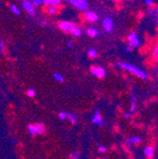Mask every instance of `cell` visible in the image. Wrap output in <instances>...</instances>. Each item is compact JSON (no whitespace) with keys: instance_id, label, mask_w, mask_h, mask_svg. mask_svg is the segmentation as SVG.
Listing matches in <instances>:
<instances>
[{"instance_id":"8992f818","label":"cell","mask_w":158,"mask_h":159,"mask_svg":"<svg viewBox=\"0 0 158 159\" xmlns=\"http://www.w3.org/2000/svg\"><path fill=\"white\" fill-rule=\"evenodd\" d=\"M91 73L95 77L100 78V79L104 78L105 75H106V71H105V69L103 67H102V66H97L91 67Z\"/></svg>"},{"instance_id":"ba28073f","label":"cell","mask_w":158,"mask_h":159,"mask_svg":"<svg viewBox=\"0 0 158 159\" xmlns=\"http://www.w3.org/2000/svg\"><path fill=\"white\" fill-rule=\"evenodd\" d=\"M84 17H85V19L87 20V21L90 22V23H95L98 20V15L96 12L92 11H86L85 13H84Z\"/></svg>"},{"instance_id":"44dd1931","label":"cell","mask_w":158,"mask_h":159,"mask_svg":"<svg viewBox=\"0 0 158 159\" xmlns=\"http://www.w3.org/2000/svg\"><path fill=\"white\" fill-rule=\"evenodd\" d=\"M67 116L69 117V119H70V121H71L72 124H75L77 122V116H76L75 114H73V113H67Z\"/></svg>"},{"instance_id":"484cf974","label":"cell","mask_w":158,"mask_h":159,"mask_svg":"<svg viewBox=\"0 0 158 159\" xmlns=\"http://www.w3.org/2000/svg\"><path fill=\"white\" fill-rule=\"evenodd\" d=\"M47 11H48V13H49V14L53 15V14H55V13H56V8H55V7L50 6V7L47 9Z\"/></svg>"},{"instance_id":"836d02e7","label":"cell","mask_w":158,"mask_h":159,"mask_svg":"<svg viewBox=\"0 0 158 159\" xmlns=\"http://www.w3.org/2000/svg\"><path fill=\"white\" fill-rule=\"evenodd\" d=\"M155 22H156V24L158 25V15L155 16Z\"/></svg>"},{"instance_id":"74e56055","label":"cell","mask_w":158,"mask_h":159,"mask_svg":"<svg viewBox=\"0 0 158 159\" xmlns=\"http://www.w3.org/2000/svg\"><path fill=\"white\" fill-rule=\"evenodd\" d=\"M141 159H144V158H141Z\"/></svg>"},{"instance_id":"2e32d148","label":"cell","mask_w":158,"mask_h":159,"mask_svg":"<svg viewBox=\"0 0 158 159\" xmlns=\"http://www.w3.org/2000/svg\"><path fill=\"white\" fill-rule=\"evenodd\" d=\"M135 108H136V99H135V97L133 94L131 95V113L134 112L135 111Z\"/></svg>"},{"instance_id":"9c48e42d","label":"cell","mask_w":158,"mask_h":159,"mask_svg":"<svg viewBox=\"0 0 158 159\" xmlns=\"http://www.w3.org/2000/svg\"><path fill=\"white\" fill-rule=\"evenodd\" d=\"M91 122L94 123V124H97V125H104V121H103V119L101 116L100 110H98V109H96L95 114H94V116L92 118Z\"/></svg>"},{"instance_id":"5b68a950","label":"cell","mask_w":158,"mask_h":159,"mask_svg":"<svg viewBox=\"0 0 158 159\" xmlns=\"http://www.w3.org/2000/svg\"><path fill=\"white\" fill-rule=\"evenodd\" d=\"M102 28L106 32H112L114 28H115V23L112 17L110 16H106L103 20H102Z\"/></svg>"},{"instance_id":"d4e9b609","label":"cell","mask_w":158,"mask_h":159,"mask_svg":"<svg viewBox=\"0 0 158 159\" xmlns=\"http://www.w3.org/2000/svg\"><path fill=\"white\" fill-rule=\"evenodd\" d=\"M59 117H60L62 120H65L66 117H67V113L65 112H61L60 114H59Z\"/></svg>"},{"instance_id":"f1b7e54d","label":"cell","mask_w":158,"mask_h":159,"mask_svg":"<svg viewBox=\"0 0 158 159\" xmlns=\"http://www.w3.org/2000/svg\"><path fill=\"white\" fill-rule=\"evenodd\" d=\"M98 152H106V147H104V146H100V147H98Z\"/></svg>"},{"instance_id":"7c38bea8","label":"cell","mask_w":158,"mask_h":159,"mask_svg":"<svg viewBox=\"0 0 158 159\" xmlns=\"http://www.w3.org/2000/svg\"><path fill=\"white\" fill-rule=\"evenodd\" d=\"M87 34L91 38H96V37L98 36L100 32H98V30L97 29H95V28H88L87 29Z\"/></svg>"},{"instance_id":"7a4b0ae2","label":"cell","mask_w":158,"mask_h":159,"mask_svg":"<svg viewBox=\"0 0 158 159\" xmlns=\"http://www.w3.org/2000/svg\"><path fill=\"white\" fill-rule=\"evenodd\" d=\"M127 40H128V45L131 46L133 48H139L141 46V40L140 37L136 32H130L127 35Z\"/></svg>"},{"instance_id":"603a6c76","label":"cell","mask_w":158,"mask_h":159,"mask_svg":"<svg viewBox=\"0 0 158 159\" xmlns=\"http://www.w3.org/2000/svg\"><path fill=\"white\" fill-rule=\"evenodd\" d=\"M144 5L146 7H148V8H151V7L153 6V1H152V0H145V1H144Z\"/></svg>"},{"instance_id":"9a60e30c","label":"cell","mask_w":158,"mask_h":159,"mask_svg":"<svg viewBox=\"0 0 158 159\" xmlns=\"http://www.w3.org/2000/svg\"><path fill=\"white\" fill-rule=\"evenodd\" d=\"M127 141L131 144H137V143H139L141 142V137L139 136H132V137H129L127 139Z\"/></svg>"},{"instance_id":"30bf717a","label":"cell","mask_w":158,"mask_h":159,"mask_svg":"<svg viewBox=\"0 0 158 159\" xmlns=\"http://www.w3.org/2000/svg\"><path fill=\"white\" fill-rule=\"evenodd\" d=\"M22 6H23V8L29 12V15H31V16H33L34 14H35V10H34V6H33V4L32 3H30L29 1H28V0H25V1L22 3Z\"/></svg>"},{"instance_id":"d6a6232c","label":"cell","mask_w":158,"mask_h":159,"mask_svg":"<svg viewBox=\"0 0 158 159\" xmlns=\"http://www.w3.org/2000/svg\"><path fill=\"white\" fill-rule=\"evenodd\" d=\"M153 7H154L155 11H156V12H157V14H158V4H157V5H154Z\"/></svg>"},{"instance_id":"4dcf8cb0","label":"cell","mask_w":158,"mask_h":159,"mask_svg":"<svg viewBox=\"0 0 158 159\" xmlns=\"http://www.w3.org/2000/svg\"><path fill=\"white\" fill-rule=\"evenodd\" d=\"M123 116L126 117V118H129V117H131V113H125V114L123 115Z\"/></svg>"},{"instance_id":"e0dca14e","label":"cell","mask_w":158,"mask_h":159,"mask_svg":"<svg viewBox=\"0 0 158 159\" xmlns=\"http://www.w3.org/2000/svg\"><path fill=\"white\" fill-rule=\"evenodd\" d=\"M87 53H88V56H89L91 59H95V58L97 57V50H96L95 48H90V49H88Z\"/></svg>"},{"instance_id":"52a82bcc","label":"cell","mask_w":158,"mask_h":159,"mask_svg":"<svg viewBox=\"0 0 158 159\" xmlns=\"http://www.w3.org/2000/svg\"><path fill=\"white\" fill-rule=\"evenodd\" d=\"M75 23L74 22H68V21H61L59 23V27L60 29L63 30V31H65V32H68V31H71V30L75 27Z\"/></svg>"},{"instance_id":"4316f807","label":"cell","mask_w":158,"mask_h":159,"mask_svg":"<svg viewBox=\"0 0 158 159\" xmlns=\"http://www.w3.org/2000/svg\"><path fill=\"white\" fill-rule=\"evenodd\" d=\"M27 94H28V96H29V97H30V98L35 97V91H34L33 89H29V90H28V92H27Z\"/></svg>"},{"instance_id":"1f68e13d","label":"cell","mask_w":158,"mask_h":159,"mask_svg":"<svg viewBox=\"0 0 158 159\" xmlns=\"http://www.w3.org/2000/svg\"><path fill=\"white\" fill-rule=\"evenodd\" d=\"M67 46L71 48V47H73V46H74V43H73L72 41H69V42H67Z\"/></svg>"},{"instance_id":"3957f363","label":"cell","mask_w":158,"mask_h":159,"mask_svg":"<svg viewBox=\"0 0 158 159\" xmlns=\"http://www.w3.org/2000/svg\"><path fill=\"white\" fill-rule=\"evenodd\" d=\"M28 130L29 133L32 135L35 134H45L46 133V126L39 122V123H35V124H30L28 126Z\"/></svg>"},{"instance_id":"6da1fadb","label":"cell","mask_w":158,"mask_h":159,"mask_svg":"<svg viewBox=\"0 0 158 159\" xmlns=\"http://www.w3.org/2000/svg\"><path fill=\"white\" fill-rule=\"evenodd\" d=\"M117 66H120V68L126 70V71H129L130 73H132L133 75L140 78V79H147L148 78V74L143 71L141 68H139L138 66H134V65H132L130 63H125V62H120L116 64Z\"/></svg>"},{"instance_id":"5bb4252c","label":"cell","mask_w":158,"mask_h":159,"mask_svg":"<svg viewBox=\"0 0 158 159\" xmlns=\"http://www.w3.org/2000/svg\"><path fill=\"white\" fill-rule=\"evenodd\" d=\"M144 154L149 158H152L153 157V149L151 146H147L144 149Z\"/></svg>"},{"instance_id":"4fadbf2b","label":"cell","mask_w":158,"mask_h":159,"mask_svg":"<svg viewBox=\"0 0 158 159\" xmlns=\"http://www.w3.org/2000/svg\"><path fill=\"white\" fill-rule=\"evenodd\" d=\"M71 34L74 36V37H80L81 35H82V33H83V31H82V29L81 28H79V27H74L72 30H71Z\"/></svg>"},{"instance_id":"ffe728a7","label":"cell","mask_w":158,"mask_h":159,"mask_svg":"<svg viewBox=\"0 0 158 159\" xmlns=\"http://www.w3.org/2000/svg\"><path fill=\"white\" fill-rule=\"evenodd\" d=\"M53 78L56 80V81H58V82H61V83H63V82L65 81V79H64L63 75L59 74V73H53Z\"/></svg>"},{"instance_id":"ac0fdd59","label":"cell","mask_w":158,"mask_h":159,"mask_svg":"<svg viewBox=\"0 0 158 159\" xmlns=\"http://www.w3.org/2000/svg\"><path fill=\"white\" fill-rule=\"evenodd\" d=\"M152 57L154 60L158 61V41L156 42L154 48H153V50H152Z\"/></svg>"},{"instance_id":"d590c367","label":"cell","mask_w":158,"mask_h":159,"mask_svg":"<svg viewBox=\"0 0 158 159\" xmlns=\"http://www.w3.org/2000/svg\"><path fill=\"white\" fill-rule=\"evenodd\" d=\"M115 2H120L121 0H115Z\"/></svg>"},{"instance_id":"cb8c5ba5","label":"cell","mask_w":158,"mask_h":159,"mask_svg":"<svg viewBox=\"0 0 158 159\" xmlns=\"http://www.w3.org/2000/svg\"><path fill=\"white\" fill-rule=\"evenodd\" d=\"M0 51H1V53L5 52V42L3 40H0Z\"/></svg>"},{"instance_id":"277c9868","label":"cell","mask_w":158,"mask_h":159,"mask_svg":"<svg viewBox=\"0 0 158 159\" xmlns=\"http://www.w3.org/2000/svg\"><path fill=\"white\" fill-rule=\"evenodd\" d=\"M70 4L80 11H87L88 9V1L87 0H70Z\"/></svg>"},{"instance_id":"d6986e66","label":"cell","mask_w":158,"mask_h":159,"mask_svg":"<svg viewBox=\"0 0 158 159\" xmlns=\"http://www.w3.org/2000/svg\"><path fill=\"white\" fill-rule=\"evenodd\" d=\"M11 11L15 14V15H17V16H19V15H20L21 14V11H20V10H19L15 5H11Z\"/></svg>"},{"instance_id":"8d00e7d4","label":"cell","mask_w":158,"mask_h":159,"mask_svg":"<svg viewBox=\"0 0 158 159\" xmlns=\"http://www.w3.org/2000/svg\"><path fill=\"white\" fill-rule=\"evenodd\" d=\"M64 1H65V2H68V1H70V0H64Z\"/></svg>"},{"instance_id":"83f0119b","label":"cell","mask_w":158,"mask_h":159,"mask_svg":"<svg viewBox=\"0 0 158 159\" xmlns=\"http://www.w3.org/2000/svg\"><path fill=\"white\" fill-rule=\"evenodd\" d=\"M79 152H75L72 155H71V159H79Z\"/></svg>"},{"instance_id":"f546056e","label":"cell","mask_w":158,"mask_h":159,"mask_svg":"<svg viewBox=\"0 0 158 159\" xmlns=\"http://www.w3.org/2000/svg\"><path fill=\"white\" fill-rule=\"evenodd\" d=\"M124 49H125V51H126V52H131V51L133 50V48H132L131 46H129V45H128V46H126V47H125V48H124Z\"/></svg>"},{"instance_id":"e575fe53","label":"cell","mask_w":158,"mask_h":159,"mask_svg":"<svg viewBox=\"0 0 158 159\" xmlns=\"http://www.w3.org/2000/svg\"><path fill=\"white\" fill-rule=\"evenodd\" d=\"M42 24H43V25H45V24H47V22H46V21H44V20H43V21H42Z\"/></svg>"},{"instance_id":"7402d4cb","label":"cell","mask_w":158,"mask_h":159,"mask_svg":"<svg viewBox=\"0 0 158 159\" xmlns=\"http://www.w3.org/2000/svg\"><path fill=\"white\" fill-rule=\"evenodd\" d=\"M43 1H44V0H33L32 4H33V6L39 7V6H41L43 4Z\"/></svg>"},{"instance_id":"8fae6325","label":"cell","mask_w":158,"mask_h":159,"mask_svg":"<svg viewBox=\"0 0 158 159\" xmlns=\"http://www.w3.org/2000/svg\"><path fill=\"white\" fill-rule=\"evenodd\" d=\"M45 6H52V7H56L59 4L61 3V0H44L43 1Z\"/></svg>"}]
</instances>
